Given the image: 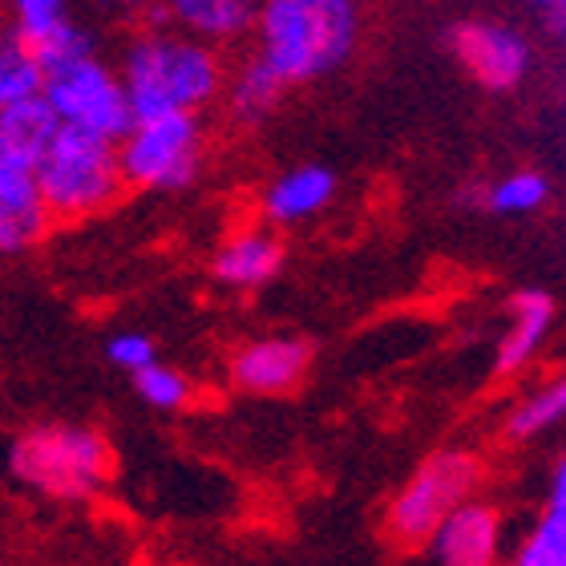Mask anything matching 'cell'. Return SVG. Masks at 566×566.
<instances>
[{"instance_id": "cb8c5ba5", "label": "cell", "mask_w": 566, "mask_h": 566, "mask_svg": "<svg viewBox=\"0 0 566 566\" xmlns=\"http://www.w3.org/2000/svg\"><path fill=\"white\" fill-rule=\"evenodd\" d=\"M106 360L122 368L126 377H138L142 368H150L158 360V344L146 332H114L106 340Z\"/></svg>"}, {"instance_id": "8fae6325", "label": "cell", "mask_w": 566, "mask_h": 566, "mask_svg": "<svg viewBox=\"0 0 566 566\" xmlns=\"http://www.w3.org/2000/svg\"><path fill=\"white\" fill-rule=\"evenodd\" d=\"M53 227L36 170L0 154V260L33 251Z\"/></svg>"}, {"instance_id": "d6986e66", "label": "cell", "mask_w": 566, "mask_h": 566, "mask_svg": "<svg viewBox=\"0 0 566 566\" xmlns=\"http://www.w3.org/2000/svg\"><path fill=\"white\" fill-rule=\"evenodd\" d=\"M551 199V178L543 170H506V175L490 178L473 190V202L482 207L485 214H497V219H526V214H538Z\"/></svg>"}, {"instance_id": "484cf974", "label": "cell", "mask_w": 566, "mask_h": 566, "mask_svg": "<svg viewBox=\"0 0 566 566\" xmlns=\"http://www.w3.org/2000/svg\"><path fill=\"white\" fill-rule=\"evenodd\" d=\"M543 21H546V33L566 45V0H563V4H555L551 12H543Z\"/></svg>"}, {"instance_id": "4316f807", "label": "cell", "mask_w": 566, "mask_h": 566, "mask_svg": "<svg viewBox=\"0 0 566 566\" xmlns=\"http://www.w3.org/2000/svg\"><path fill=\"white\" fill-rule=\"evenodd\" d=\"M102 9L109 12H146V9H158V0H94Z\"/></svg>"}, {"instance_id": "f546056e", "label": "cell", "mask_w": 566, "mask_h": 566, "mask_svg": "<svg viewBox=\"0 0 566 566\" xmlns=\"http://www.w3.org/2000/svg\"><path fill=\"white\" fill-rule=\"evenodd\" d=\"M0 17H4V9H0Z\"/></svg>"}, {"instance_id": "9c48e42d", "label": "cell", "mask_w": 566, "mask_h": 566, "mask_svg": "<svg viewBox=\"0 0 566 566\" xmlns=\"http://www.w3.org/2000/svg\"><path fill=\"white\" fill-rule=\"evenodd\" d=\"M514 522L497 502L473 497L424 543L429 566H510Z\"/></svg>"}, {"instance_id": "8992f818", "label": "cell", "mask_w": 566, "mask_h": 566, "mask_svg": "<svg viewBox=\"0 0 566 566\" xmlns=\"http://www.w3.org/2000/svg\"><path fill=\"white\" fill-rule=\"evenodd\" d=\"M36 182H41V195L53 211V223L94 219V214L109 211L126 190L118 142L61 126L45 158L36 163Z\"/></svg>"}, {"instance_id": "6da1fadb", "label": "cell", "mask_w": 566, "mask_h": 566, "mask_svg": "<svg viewBox=\"0 0 566 566\" xmlns=\"http://www.w3.org/2000/svg\"><path fill=\"white\" fill-rule=\"evenodd\" d=\"M118 73L134 118L202 114L223 97L231 77L219 45L182 33L175 24L138 29L118 53Z\"/></svg>"}, {"instance_id": "ba28073f", "label": "cell", "mask_w": 566, "mask_h": 566, "mask_svg": "<svg viewBox=\"0 0 566 566\" xmlns=\"http://www.w3.org/2000/svg\"><path fill=\"white\" fill-rule=\"evenodd\" d=\"M446 45L461 70L490 94H514L534 70L531 36L510 21H494V17L458 21L446 33Z\"/></svg>"}, {"instance_id": "5bb4252c", "label": "cell", "mask_w": 566, "mask_h": 566, "mask_svg": "<svg viewBox=\"0 0 566 566\" xmlns=\"http://www.w3.org/2000/svg\"><path fill=\"white\" fill-rule=\"evenodd\" d=\"M340 190V178L332 175L328 166L319 163H300L287 166L263 187L260 195V211L268 227H304L312 223L316 214H324Z\"/></svg>"}, {"instance_id": "7402d4cb", "label": "cell", "mask_w": 566, "mask_h": 566, "mask_svg": "<svg viewBox=\"0 0 566 566\" xmlns=\"http://www.w3.org/2000/svg\"><path fill=\"white\" fill-rule=\"evenodd\" d=\"M0 9H4V24H12L33 45H41L57 29L77 21L73 17V0H0Z\"/></svg>"}, {"instance_id": "7a4b0ae2", "label": "cell", "mask_w": 566, "mask_h": 566, "mask_svg": "<svg viewBox=\"0 0 566 566\" xmlns=\"http://www.w3.org/2000/svg\"><path fill=\"white\" fill-rule=\"evenodd\" d=\"M45 61V97L65 130H82L94 138L122 142L134 122V106L122 85L118 61L102 57L97 36L82 21H70L65 29L36 45Z\"/></svg>"}, {"instance_id": "4fadbf2b", "label": "cell", "mask_w": 566, "mask_h": 566, "mask_svg": "<svg viewBox=\"0 0 566 566\" xmlns=\"http://www.w3.org/2000/svg\"><path fill=\"white\" fill-rule=\"evenodd\" d=\"M555 295L538 292V287H522L506 300V324L497 332L494 344V377H518L534 365V356L543 353L546 336L555 328Z\"/></svg>"}, {"instance_id": "5b68a950", "label": "cell", "mask_w": 566, "mask_h": 566, "mask_svg": "<svg viewBox=\"0 0 566 566\" xmlns=\"http://www.w3.org/2000/svg\"><path fill=\"white\" fill-rule=\"evenodd\" d=\"M485 461L465 446H441L417 461L409 478L385 506V531L405 551H424V543L458 514L465 502L482 497Z\"/></svg>"}, {"instance_id": "e0dca14e", "label": "cell", "mask_w": 566, "mask_h": 566, "mask_svg": "<svg viewBox=\"0 0 566 566\" xmlns=\"http://www.w3.org/2000/svg\"><path fill=\"white\" fill-rule=\"evenodd\" d=\"M61 134V118L53 114L45 97H29L17 106L0 109V154L12 163L33 166L45 158V150L53 146V138Z\"/></svg>"}, {"instance_id": "83f0119b", "label": "cell", "mask_w": 566, "mask_h": 566, "mask_svg": "<svg viewBox=\"0 0 566 566\" xmlns=\"http://www.w3.org/2000/svg\"><path fill=\"white\" fill-rule=\"evenodd\" d=\"M555 4H563V0H531V9H538V12H551Z\"/></svg>"}, {"instance_id": "d4e9b609", "label": "cell", "mask_w": 566, "mask_h": 566, "mask_svg": "<svg viewBox=\"0 0 566 566\" xmlns=\"http://www.w3.org/2000/svg\"><path fill=\"white\" fill-rule=\"evenodd\" d=\"M546 502H566V446L558 449V458L551 461V473H546Z\"/></svg>"}, {"instance_id": "f1b7e54d", "label": "cell", "mask_w": 566, "mask_h": 566, "mask_svg": "<svg viewBox=\"0 0 566 566\" xmlns=\"http://www.w3.org/2000/svg\"><path fill=\"white\" fill-rule=\"evenodd\" d=\"M563 106H566V85H563Z\"/></svg>"}, {"instance_id": "44dd1931", "label": "cell", "mask_w": 566, "mask_h": 566, "mask_svg": "<svg viewBox=\"0 0 566 566\" xmlns=\"http://www.w3.org/2000/svg\"><path fill=\"white\" fill-rule=\"evenodd\" d=\"M510 566H566V502H546L514 531Z\"/></svg>"}, {"instance_id": "ffe728a7", "label": "cell", "mask_w": 566, "mask_h": 566, "mask_svg": "<svg viewBox=\"0 0 566 566\" xmlns=\"http://www.w3.org/2000/svg\"><path fill=\"white\" fill-rule=\"evenodd\" d=\"M41 85H45V61L36 45L12 24H0V109L41 97Z\"/></svg>"}, {"instance_id": "ac0fdd59", "label": "cell", "mask_w": 566, "mask_h": 566, "mask_svg": "<svg viewBox=\"0 0 566 566\" xmlns=\"http://www.w3.org/2000/svg\"><path fill=\"white\" fill-rule=\"evenodd\" d=\"M287 90H292V85L283 82L268 61L251 53V57L239 61L235 70H231V77H227V90H223L227 114L235 122H243V126H255V122L272 118Z\"/></svg>"}, {"instance_id": "3957f363", "label": "cell", "mask_w": 566, "mask_h": 566, "mask_svg": "<svg viewBox=\"0 0 566 566\" xmlns=\"http://www.w3.org/2000/svg\"><path fill=\"white\" fill-rule=\"evenodd\" d=\"M255 57H263L287 85H312L348 65L360 41L356 0H260Z\"/></svg>"}, {"instance_id": "2e32d148", "label": "cell", "mask_w": 566, "mask_h": 566, "mask_svg": "<svg viewBox=\"0 0 566 566\" xmlns=\"http://www.w3.org/2000/svg\"><path fill=\"white\" fill-rule=\"evenodd\" d=\"M558 429H566V368L522 392L502 417V437L514 441V446L543 441V437L558 433Z\"/></svg>"}, {"instance_id": "277c9868", "label": "cell", "mask_w": 566, "mask_h": 566, "mask_svg": "<svg viewBox=\"0 0 566 566\" xmlns=\"http://www.w3.org/2000/svg\"><path fill=\"white\" fill-rule=\"evenodd\" d=\"M114 453L109 441L90 424L45 421L12 437L9 478L45 502L82 506L109 485Z\"/></svg>"}, {"instance_id": "52a82bcc", "label": "cell", "mask_w": 566, "mask_h": 566, "mask_svg": "<svg viewBox=\"0 0 566 566\" xmlns=\"http://www.w3.org/2000/svg\"><path fill=\"white\" fill-rule=\"evenodd\" d=\"M126 187L150 195H178L195 187L202 170V122L199 114L138 118L118 142Z\"/></svg>"}, {"instance_id": "7c38bea8", "label": "cell", "mask_w": 566, "mask_h": 566, "mask_svg": "<svg viewBox=\"0 0 566 566\" xmlns=\"http://www.w3.org/2000/svg\"><path fill=\"white\" fill-rule=\"evenodd\" d=\"M283 260H287V251H283V239L275 235V227H235L214 248L211 275L214 283H223L227 292H263L268 283L280 280Z\"/></svg>"}, {"instance_id": "30bf717a", "label": "cell", "mask_w": 566, "mask_h": 566, "mask_svg": "<svg viewBox=\"0 0 566 566\" xmlns=\"http://www.w3.org/2000/svg\"><path fill=\"white\" fill-rule=\"evenodd\" d=\"M307 368H312V344L304 336L272 332L239 344L227 360V377L248 397H283L304 385Z\"/></svg>"}, {"instance_id": "603a6c76", "label": "cell", "mask_w": 566, "mask_h": 566, "mask_svg": "<svg viewBox=\"0 0 566 566\" xmlns=\"http://www.w3.org/2000/svg\"><path fill=\"white\" fill-rule=\"evenodd\" d=\"M134 380V392H138L142 401L158 409V413H178V409H187L190 401V380L187 373H178V368L163 365V360H154L150 368H142Z\"/></svg>"}, {"instance_id": "9a60e30c", "label": "cell", "mask_w": 566, "mask_h": 566, "mask_svg": "<svg viewBox=\"0 0 566 566\" xmlns=\"http://www.w3.org/2000/svg\"><path fill=\"white\" fill-rule=\"evenodd\" d=\"M163 24H175L182 33L211 41V45H235L255 29L260 0H158Z\"/></svg>"}]
</instances>
